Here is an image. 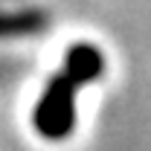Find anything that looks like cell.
Segmentation results:
<instances>
[{
	"instance_id": "7a4b0ae2",
	"label": "cell",
	"mask_w": 151,
	"mask_h": 151,
	"mask_svg": "<svg viewBox=\"0 0 151 151\" xmlns=\"http://www.w3.org/2000/svg\"><path fill=\"white\" fill-rule=\"evenodd\" d=\"M61 70L70 76L78 87H81V84L96 81L99 76L105 73V55L96 50L93 44H76V47H70V50H67Z\"/></svg>"
},
{
	"instance_id": "6da1fadb",
	"label": "cell",
	"mask_w": 151,
	"mask_h": 151,
	"mask_svg": "<svg viewBox=\"0 0 151 151\" xmlns=\"http://www.w3.org/2000/svg\"><path fill=\"white\" fill-rule=\"evenodd\" d=\"M76 84L64 70H58L44 96L38 99L35 113H32V125L44 139H67V134L76 125Z\"/></svg>"
}]
</instances>
